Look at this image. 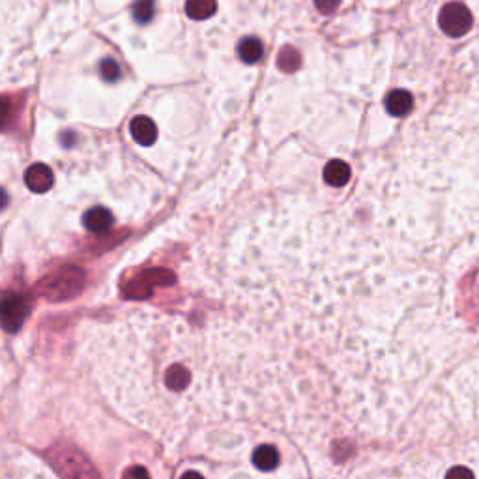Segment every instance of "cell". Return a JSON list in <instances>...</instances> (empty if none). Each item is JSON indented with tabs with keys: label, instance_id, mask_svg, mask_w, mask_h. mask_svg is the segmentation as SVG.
I'll return each mask as SVG.
<instances>
[{
	"label": "cell",
	"instance_id": "cell-1",
	"mask_svg": "<svg viewBox=\"0 0 479 479\" xmlns=\"http://www.w3.org/2000/svg\"><path fill=\"white\" fill-rule=\"evenodd\" d=\"M472 14L463 2H449L440 10L438 25L449 38H460L472 28Z\"/></svg>",
	"mask_w": 479,
	"mask_h": 479
},
{
	"label": "cell",
	"instance_id": "cell-2",
	"mask_svg": "<svg viewBox=\"0 0 479 479\" xmlns=\"http://www.w3.org/2000/svg\"><path fill=\"white\" fill-rule=\"evenodd\" d=\"M31 315V303L23 296L8 294L0 300V326L6 332H17Z\"/></svg>",
	"mask_w": 479,
	"mask_h": 479
},
{
	"label": "cell",
	"instance_id": "cell-3",
	"mask_svg": "<svg viewBox=\"0 0 479 479\" xmlns=\"http://www.w3.org/2000/svg\"><path fill=\"white\" fill-rule=\"evenodd\" d=\"M53 171L49 167L43 165V163H36L32 165L25 174V182L28 186V189H32L34 193H46L53 187Z\"/></svg>",
	"mask_w": 479,
	"mask_h": 479
},
{
	"label": "cell",
	"instance_id": "cell-4",
	"mask_svg": "<svg viewBox=\"0 0 479 479\" xmlns=\"http://www.w3.org/2000/svg\"><path fill=\"white\" fill-rule=\"evenodd\" d=\"M130 132H132L133 139L142 147H152L157 139L156 124L148 116H135L130 124Z\"/></svg>",
	"mask_w": 479,
	"mask_h": 479
},
{
	"label": "cell",
	"instance_id": "cell-5",
	"mask_svg": "<svg viewBox=\"0 0 479 479\" xmlns=\"http://www.w3.org/2000/svg\"><path fill=\"white\" fill-rule=\"evenodd\" d=\"M386 111L391 116H404L412 111L414 98L406 90H394L386 96Z\"/></svg>",
	"mask_w": 479,
	"mask_h": 479
},
{
	"label": "cell",
	"instance_id": "cell-6",
	"mask_svg": "<svg viewBox=\"0 0 479 479\" xmlns=\"http://www.w3.org/2000/svg\"><path fill=\"white\" fill-rule=\"evenodd\" d=\"M83 223H85V227L90 232L101 234V232H107L109 228H111L112 214L109 212L107 208H101V206L92 208V210H88V212L85 214Z\"/></svg>",
	"mask_w": 479,
	"mask_h": 479
},
{
	"label": "cell",
	"instance_id": "cell-7",
	"mask_svg": "<svg viewBox=\"0 0 479 479\" xmlns=\"http://www.w3.org/2000/svg\"><path fill=\"white\" fill-rule=\"evenodd\" d=\"M324 180L333 187H343L350 180V167L341 159H332L324 167Z\"/></svg>",
	"mask_w": 479,
	"mask_h": 479
},
{
	"label": "cell",
	"instance_id": "cell-8",
	"mask_svg": "<svg viewBox=\"0 0 479 479\" xmlns=\"http://www.w3.org/2000/svg\"><path fill=\"white\" fill-rule=\"evenodd\" d=\"M217 11V0H187L186 14L193 21L210 19Z\"/></svg>",
	"mask_w": 479,
	"mask_h": 479
},
{
	"label": "cell",
	"instance_id": "cell-9",
	"mask_svg": "<svg viewBox=\"0 0 479 479\" xmlns=\"http://www.w3.org/2000/svg\"><path fill=\"white\" fill-rule=\"evenodd\" d=\"M253 464L258 470H263V472H272V470L278 468L279 464L278 449L273 448V446H260L253 453Z\"/></svg>",
	"mask_w": 479,
	"mask_h": 479
},
{
	"label": "cell",
	"instance_id": "cell-10",
	"mask_svg": "<svg viewBox=\"0 0 479 479\" xmlns=\"http://www.w3.org/2000/svg\"><path fill=\"white\" fill-rule=\"evenodd\" d=\"M238 55L246 64H257L264 55V47L258 38H246L238 46Z\"/></svg>",
	"mask_w": 479,
	"mask_h": 479
},
{
	"label": "cell",
	"instance_id": "cell-11",
	"mask_svg": "<svg viewBox=\"0 0 479 479\" xmlns=\"http://www.w3.org/2000/svg\"><path fill=\"white\" fill-rule=\"evenodd\" d=\"M278 64L283 71L293 73V71H296L298 68H300V64H302V56H300V53H298L294 47L287 46V47H283L281 53H279Z\"/></svg>",
	"mask_w": 479,
	"mask_h": 479
},
{
	"label": "cell",
	"instance_id": "cell-12",
	"mask_svg": "<svg viewBox=\"0 0 479 479\" xmlns=\"http://www.w3.org/2000/svg\"><path fill=\"white\" fill-rule=\"evenodd\" d=\"M154 11H156L154 0H135V4L132 8V16L137 23H148L154 17Z\"/></svg>",
	"mask_w": 479,
	"mask_h": 479
},
{
	"label": "cell",
	"instance_id": "cell-13",
	"mask_svg": "<svg viewBox=\"0 0 479 479\" xmlns=\"http://www.w3.org/2000/svg\"><path fill=\"white\" fill-rule=\"evenodd\" d=\"M100 73H101V77H103V79H105V81H109V83L118 81V79H120V75H122L120 66H118V64H116L112 58H105V60H101Z\"/></svg>",
	"mask_w": 479,
	"mask_h": 479
},
{
	"label": "cell",
	"instance_id": "cell-14",
	"mask_svg": "<svg viewBox=\"0 0 479 479\" xmlns=\"http://www.w3.org/2000/svg\"><path fill=\"white\" fill-rule=\"evenodd\" d=\"M315 6L322 16H332L333 11L341 6V0H315Z\"/></svg>",
	"mask_w": 479,
	"mask_h": 479
},
{
	"label": "cell",
	"instance_id": "cell-15",
	"mask_svg": "<svg viewBox=\"0 0 479 479\" xmlns=\"http://www.w3.org/2000/svg\"><path fill=\"white\" fill-rule=\"evenodd\" d=\"M11 111H14V105H11L10 98L2 96L0 98V127H4L10 120Z\"/></svg>",
	"mask_w": 479,
	"mask_h": 479
},
{
	"label": "cell",
	"instance_id": "cell-16",
	"mask_svg": "<svg viewBox=\"0 0 479 479\" xmlns=\"http://www.w3.org/2000/svg\"><path fill=\"white\" fill-rule=\"evenodd\" d=\"M126 478H133V475H141V478H148V472L144 468H133V470H127Z\"/></svg>",
	"mask_w": 479,
	"mask_h": 479
},
{
	"label": "cell",
	"instance_id": "cell-17",
	"mask_svg": "<svg viewBox=\"0 0 479 479\" xmlns=\"http://www.w3.org/2000/svg\"><path fill=\"white\" fill-rule=\"evenodd\" d=\"M457 474H464V475H472V472L466 468H455V470H449L448 472V478L449 475H457Z\"/></svg>",
	"mask_w": 479,
	"mask_h": 479
},
{
	"label": "cell",
	"instance_id": "cell-18",
	"mask_svg": "<svg viewBox=\"0 0 479 479\" xmlns=\"http://www.w3.org/2000/svg\"><path fill=\"white\" fill-rule=\"evenodd\" d=\"M8 204V195H6L4 189H0V210Z\"/></svg>",
	"mask_w": 479,
	"mask_h": 479
}]
</instances>
